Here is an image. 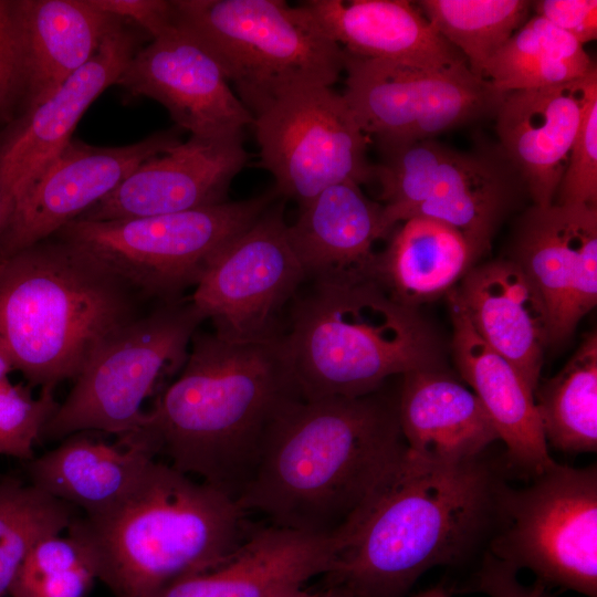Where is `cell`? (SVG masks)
<instances>
[{"label": "cell", "instance_id": "cell-19", "mask_svg": "<svg viewBox=\"0 0 597 597\" xmlns=\"http://www.w3.org/2000/svg\"><path fill=\"white\" fill-rule=\"evenodd\" d=\"M249 155L243 134L190 137L140 164L77 219L104 221L182 212L228 201Z\"/></svg>", "mask_w": 597, "mask_h": 597}, {"label": "cell", "instance_id": "cell-5", "mask_svg": "<svg viewBox=\"0 0 597 597\" xmlns=\"http://www.w3.org/2000/svg\"><path fill=\"white\" fill-rule=\"evenodd\" d=\"M142 300L84 249L52 235L0 259V350L29 387L54 391L142 314Z\"/></svg>", "mask_w": 597, "mask_h": 597}, {"label": "cell", "instance_id": "cell-17", "mask_svg": "<svg viewBox=\"0 0 597 597\" xmlns=\"http://www.w3.org/2000/svg\"><path fill=\"white\" fill-rule=\"evenodd\" d=\"M115 85L160 103L177 127L193 136L239 135L253 123L217 61L176 24L143 45Z\"/></svg>", "mask_w": 597, "mask_h": 597}, {"label": "cell", "instance_id": "cell-35", "mask_svg": "<svg viewBox=\"0 0 597 597\" xmlns=\"http://www.w3.org/2000/svg\"><path fill=\"white\" fill-rule=\"evenodd\" d=\"M30 387L0 381V454L31 461L35 442L55 412L54 391L33 397Z\"/></svg>", "mask_w": 597, "mask_h": 597}, {"label": "cell", "instance_id": "cell-42", "mask_svg": "<svg viewBox=\"0 0 597 597\" xmlns=\"http://www.w3.org/2000/svg\"><path fill=\"white\" fill-rule=\"evenodd\" d=\"M413 597H449V591L442 585H437L423 591H420Z\"/></svg>", "mask_w": 597, "mask_h": 597}, {"label": "cell", "instance_id": "cell-3", "mask_svg": "<svg viewBox=\"0 0 597 597\" xmlns=\"http://www.w3.org/2000/svg\"><path fill=\"white\" fill-rule=\"evenodd\" d=\"M501 484L482 457L441 464L406 449L342 530L344 545L325 586L352 597H406L427 570L467 556L495 520Z\"/></svg>", "mask_w": 597, "mask_h": 597}, {"label": "cell", "instance_id": "cell-12", "mask_svg": "<svg viewBox=\"0 0 597 597\" xmlns=\"http://www.w3.org/2000/svg\"><path fill=\"white\" fill-rule=\"evenodd\" d=\"M260 166L280 197L298 208L327 187L373 181L366 138L343 94L302 86L275 97L253 115Z\"/></svg>", "mask_w": 597, "mask_h": 597}, {"label": "cell", "instance_id": "cell-30", "mask_svg": "<svg viewBox=\"0 0 597 597\" xmlns=\"http://www.w3.org/2000/svg\"><path fill=\"white\" fill-rule=\"evenodd\" d=\"M596 70L578 40L535 14L489 59L482 77L506 93L562 85Z\"/></svg>", "mask_w": 597, "mask_h": 597}, {"label": "cell", "instance_id": "cell-20", "mask_svg": "<svg viewBox=\"0 0 597 597\" xmlns=\"http://www.w3.org/2000/svg\"><path fill=\"white\" fill-rule=\"evenodd\" d=\"M597 101V70L562 85L503 93L494 114L499 148L533 203L554 202L582 122Z\"/></svg>", "mask_w": 597, "mask_h": 597}, {"label": "cell", "instance_id": "cell-25", "mask_svg": "<svg viewBox=\"0 0 597 597\" xmlns=\"http://www.w3.org/2000/svg\"><path fill=\"white\" fill-rule=\"evenodd\" d=\"M157 457L156 446L142 428L117 436L114 442L77 432L33 458L29 474L32 484L92 515L123 500Z\"/></svg>", "mask_w": 597, "mask_h": 597}, {"label": "cell", "instance_id": "cell-2", "mask_svg": "<svg viewBox=\"0 0 597 597\" xmlns=\"http://www.w3.org/2000/svg\"><path fill=\"white\" fill-rule=\"evenodd\" d=\"M294 397L282 336L233 343L197 331L140 428L171 467L238 500L270 425Z\"/></svg>", "mask_w": 597, "mask_h": 597}, {"label": "cell", "instance_id": "cell-11", "mask_svg": "<svg viewBox=\"0 0 597 597\" xmlns=\"http://www.w3.org/2000/svg\"><path fill=\"white\" fill-rule=\"evenodd\" d=\"M489 553L549 588L597 597V469L554 463L531 485L501 484Z\"/></svg>", "mask_w": 597, "mask_h": 597}, {"label": "cell", "instance_id": "cell-28", "mask_svg": "<svg viewBox=\"0 0 597 597\" xmlns=\"http://www.w3.org/2000/svg\"><path fill=\"white\" fill-rule=\"evenodd\" d=\"M12 7L27 107L85 65L121 20L91 0H15Z\"/></svg>", "mask_w": 597, "mask_h": 597}, {"label": "cell", "instance_id": "cell-27", "mask_svg": "<svg viewBox=\"0 0 597 597\" xmlns=\"http://www.w3.org/2000/svg\"><path fill=\"white\" fill-rule=\"evenodd\" d=\"M397 398L407 451L434 463L457 464L482 457L499 439L476 395L439 369L407 373Z\"/></svg>", "mask_w": 597, "mask_h": 597}, {"label": "cell", "instance_id": "cell-21", "mask_svg": "<svg viewBox=\"0 0 597 597\" xmlns=\"http://www.w3.org/2000/svg\"><path fill=\"white\" fill-rule=\"evenodd\" d=\"M343 545V532L254 528L226 562L175 583L161 597H274L331 572Z\"/></svg>", "mask_w": 597, "mask_h": 597}, {"label": "cell", "instance_id": "cell-29", "mask_svg": "<svg viewBox=\"0 0 597 597\" xmlns=\"http://www.w3.org/2000/svg\"><path fill=\"white\" fill-rule=\"evenodd\" d=\"M480 254L458 230L433 219L410 218L377 253L374 280L397 301L416 307L449 292Z\"/></svg>", "mask_w": 597, "mask_h": 597}, {"label": "cell", "instance_id": "cell-7", "mask_svg": "<svg viewBox=\"0 0 597 597\" xmlns=\"http://www.w3.org/2000/svg\"><path fill=\"white\" fill-rule=\"evenodd\" d=\"M175 24L217 61L249 112L289 90L329 86L344 52L301 4L284 0H172Z\"/></svg>", "mask_w": 597, "mask_h": 597}, {"label": "cell", "instance_id": "cell-10", "mask_svg": "<svg viewBox=\"0 0 597 597\" xmlns=\"http://www.w3.org/2000/svg\"><path fill=\"white\" fill-rule=\"evenodd\" d=\"M373 165L383 201V226L422 217L462 233L480 253L525 186L499 146L459 151L433 139L380 145Z\"/></svg>", "mask_w": 597, "mask_h": 597}, {"label": "cell", "instance_id": "cell-43", "mask_svg": "<svg viewBox=\"0 0 597 597\" xmlns=\"http://www.w3.org/2000/svg\"><path fill=\"white\" fill-rule=\"evenodd\" d=\"M321 597H352L345 589L337 586H325Z\"/></svg>", "mask_w": 597, "mask_h": 597}, {"label": "cell", "instance_id": "cell-39", "mask_svg": "<svg viewBox=\"0 0 597 597\" xmlns=\"http://www.w3.org/2000/svg\"><path fill=\"white\" fill-rule=\"evenodd\" d=\"M540 15L583 45L597 38L596 0H541L532 2Z\"/></svg>", "mask_w": 597, "mask_h": 597}, {"label": "cell", "instance_id": "cell-36", "mask_svg": "<svg viewBox=\"0 0 597 597\" xmlns=\"http://www.w3.org/2000/svg\"><path fill=\"white\" fill-rule=\"evenodd\" d=\"M553 203L597 208V101L582 122Z\"/></svg>", "mask_w": 597, "mask_h": 597}, {"label": "cell", "instance_id": "cell-23", "mask_svg": "<svg viewBox=\"0 0 597 597\" xmlns=\"http://www.w3.org/2000/svg\"><path fill=\"white\" fill-rule=\"evenodd\" d=\"M386 235L383 205L353 181L327 187L300 207L294 223L287 224L306 281L374 280L373 247Z\"/></svg>", "mask_w": 597, "mask_h": 597}, {"label": "cell", "instance_id": "cell-18", "mask_svg": "<svg viewBox=\"0 0 597 597\" xmlns=\"http://www.w3.org/2000/svg\"><path fill=\"white\" fill-rule=\"evenodd\" d=\"M513 261L545 303L551 343L562 342L597 302V208L533 205L520 221Z\"/></svg>", "mask_w": 597, "mask_h": 597}, {"label": "cell", "instance_id": "cell-1", "mask_svg": "<svg viewBox=\"0 0 597 597\" xmlns=\"http://www.w3.org/2000/svg\"><path fill=\"white\" fill-rule=\"evenodd\" d=\"M397 399H289L265 434L251 478L238 498L271 525L341 532L396 469L406 452Z\"/></svg>", "mask_w": 597, "mask_h": 597}, {"label": "cell", "instance_id": "cell-38", "mask_svg": "<svg viewBox=\"0 0 597 597\" xmlns=\"http://www.w3.org/2000/svg\"><path fill=\"white\" fill-rule=\"evenodd\" d=\"M517 573L512 565L488 552L470 583V588L465 590L483 593L489 597H556L552 588L538 580L528 586L521 584Z\"/></svg>", "mask_w": 597, "mask_h": 597}, {"label": "cell", "instance_id": "cell-45", "mask_svg": "<svg viewBox=\"0 0 597 597\" xmlns=\"http://www.w3.org/2000/svg\"><path fill=\"white\" fill-rule=\"evenodd\" d=\"M3 224H4V211H3L2 196L0 192V234L3 228Z\"/></svg>", "mask_w": 597, "mask_h": 597}, {"label": "cell", "instance_id": "cell-26", "mask_svg": "<svg viewBox=\"0 0 597 597\" xmlns=\"http://www.w3.org/2000/svg\"><path fill=\"white\" fill-rule=\"evenodd\" d=\"M448 293L459 371L504 441L511 464L534 478L555 463L548 453L534 392L521 374L484 343L460 303Z\"/></svg>", "mask_w": 597, "mask_h": 597}, {"label": "cell", "instance_id": "cell-16", "mask_svg": "<svg viewBox=\"0 0 597 597\" xmlns=\"http://www.w3.org/2000/svg\"><path fill=\"white\" fill-rule=\"evenodd\" d=\"M145 39L150 40L139 28L121 19L94 56L50 95L28 106L1 139L4 223L18 197L73 138L86 109L116 83Z\"/></svg>", "mask_w": 597, "mask_h": 597}, {"label": "cell", "instance_id": "cell-31", "mask_svg": "<svg viewBox=\"0 0 597 597\" xmlns=\"http://www.w3.org/2000/svg\"><path fill=\"white\" fill-rule=\"evenodd\" d=\"M534 400L547 443L566 453L597 450V334L589 333L564 368L538 385Z\"/></svg>", "mask_w": 597, "mask_h": 597}, {"label": "cell", "instance_id": "cell-40", "mask_svg": "<svg viewBox=\"0 0 597 597\" xmlns=\"http://www.w3.org/2000/svg\"><path fill=\"white\" fill-rule=\"evenodd\" d=\"M98 9L144 31L150 39L175 25L172 0H91Z\"/></svg>", "mask_w": 597, "mask_h": 597}, {"label": "cell", "instance_id": "cell-41", "mask_svg": "<svg viewBox=\"0 0 597 597\" xmlns=\"http://www.w3.org/2000/svg\"><path fill=\"white\" fill-rule=\"evenodd\" d=\"M321 595H322V590L312 593L303 588H296V589L282 593L274 597H321Z\"/></svg>", "mask_w": 597, "mask_h": 597}, {"label": "cell", "instance_id": "cell-6", "mask_svg": "<svg viewBox=\"0 0 597 597\" xmlns=\"http://www.w3.org/2000/svg\"><path fill=\"white\" fill-rule=\"evenodd\" d=\"M305 282L282 335L297 398L360 397L391 376L438 369V342L417 308L375 280Z\"/></svg>", "mask_w": 597, "mask_h": 597}, {"label": "cell", "instance_id": "cell-13", "mask_svg": "<svg viewBox=\"0 0 597 597\" xmlns=\"http://www.w3.org/2000/svg\"><path fill=\"white\" fill-rule=\"evenodd\" d=\"M343 52V96L363 133L378 146L432 139L493 117L503 96L468 64L422 67Z\"/></svg>", "mask_w": 597, "mask_h": 597}, {"label": "cell", "instance_id": "cell-9", "mask_svg": "<svg viewBox=\"0 0 597 597\" xmlns=\"http://www.w3.org/2000/svg\"><path fill=\"white\" fill-rule=\"evenodd\" d=\"M272 190L182 212L92 221L75 219L54 235L71 241L143 300L184 298L231 239L250 227L277 200Z\"/></svg>", "mask_w": 597, "mask_h": 597}, {"label": "cell", "instance_id": "cell-8", "mask_svg": "<svg viewBox=\"0 0 597 597\" xmlns=\"http://www.w3.org/2000/svg\"><path fill=\"white\" fill-rule=\"evenodd\" d=\"M205 321L191 298L184 297L158 303L119 328L73 380L41 438L61 441L90 431L117 437L138 430L146 417L144 404L181 370Z\"/></svg>", "mask_w": 597, "mask_h": 597}, {"label": "cell", "instance_id": "cell-24", "mask_svg": "<svg viewBox=\"0 0 597 597\" xmlns=\"http://www.w3.org/2000/svg\"><path fill=\"white\" fill-rule=\"evenodd\" d=\"M300 4L348 54L422 67L468 64L410 1L306 0Z\"/></svg>", "mask_w": 597, "mask_h": 597}, {"label": "cell", "instance_id": "cell-15", "mask_svg": "<svg viewBox=\"0 0 597 597\" xmlns=\"http://www.w3.org/2000/svg\"><path fill=\"white\" fill-rule=\"evenodd\" d=\"M179 135L177 129L159 130L108 147L72 138L14 201L0 234V259L54 235L145 160L180 143Z\"/></svg>", "mask_w": 597, "mask_h": 597}, {"label": "cell", "instance_id": "cell-14", "mask_svg": "<svg viewBox=\"0 0 597 597\" xmlns=\"http://www.w3.org/2000/svg\"><path fill=\"white\" fill-rule=\"evenodd\" d=\"M279 199L214 255L190 296L214 334L233 343L281 337L306 281Z\"/></svg>", "mask_w": 597, "mask_h": 597}, {"label": "cell", "instance_id": "cell-32", "mask_svg": "<svg viewBox=\"0 0 597 597\" xmlns=\"http://www.w3.org/2000/svg\"><path fill=\"white\" fill-rule=\"evenodd\" d=\"M532 2L421 0L416 6L433 29L461 52L471 72L482 77L489 59L528 20Z\"/></svg>", "mask_w": 597, "mask_h": 597}, {"label": "cell", "instance_id": "cell-44", "mask_svg": "<svg viewBox=\"0 0 597 597\" xmlns=\"http://www.w3.org/2000/svg\"><path fill=\"white\" fill-rule=\"evenodd\" d=\"M13 370L9 359L0 350V381L8 379L9 373Z\"/></svg>", "mask_w": 597, "mask_h": 597}, {"label": "cell", "instance_id": "cell-33", "mask_svg": "<svg viewBox=\"0 0 597 597\" xmlns=\"http://www.w3.org/2000/svg\"><path fill=\"white\" fill-rule=\"evenodd\" d=\"M73 519L70 504L36 485L0 482V597L9 594L30 552L67 531Z\"/></svg>", "mask_w": 597, "mask_h": 597}, {"label": "cell", "instance_id": "cell-4", "mask_svg": "<svg viewBox=\"0 0 597 597\" xmlns=\"http://www.w3.org/2000/svg\"><path fill=\"white\" fill-rule=\"evenodd\" d=\"M245 515L233 496L156 459L123 500L66 532L114 597H161L226 562L252 532Z\"/></svg>", "mask_w": 597, "mask_h": 597}, {"label": "cell", "instance_id": "cell-22", "mask_svg": "<svg viewBox=\"0 0 597 597\" xmlns=\"http://www.w3.org/2000/svg\"><path fill=\"white\" fill-rule=\"evenodd\" d=\"M450 290L484 343L506 359L535 391L551 323L545 303L515 261L472 268Z\"/></svg>", "mask_w": 597, "mask_h": 597}, {"label": "cell", "instance_id": "cell-37", "mask_svg": "<svg viewBox=\"0 0 597 597\" xmlns=\"http://www.w3.org/2000/svg\"><path fill=\"white\" fill-rule=\"evenodd\" d=\"M23 97L21 52L12 1L0 0V116Z\"/></svg>", "mask_w": 597, "mask_h": 597}, {"label": "cell", "instance_id": "cell-34", "mask_svg": "<svg viewBox=\"0 0 597 597\" xmlns=\"http://www.w3.org/2000/svg\"><path fill=\"white\" fill-rule=\"evenodd\" d=\"M97 579L87 551L70 534L41 541L10 587L11 597H86Z\"/></svg>", "mask_w": 597, "mask_h": 597}]
</instances>
